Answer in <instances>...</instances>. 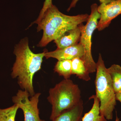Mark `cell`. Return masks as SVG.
<instances>
[{
    "instance_id": "cell-1",
    "label": "cell",
    "mask_w": 121,
    "mask_h": 121,
    "mask_svg": "<svg viewBox=\"0 0 121 121\" xmlns=\"http://www.w3.org/2000/svg\"><path fill=\"white\" fill-rule=\"evenodd\" d=\"M44 52L45 51L38 54L33 52L29 48L27 38L21 40L15 48L16 61L11 76L13 78L17 79L20 88L28 92L30 97L35 94L33 86V76L41 69Z\"/></svg>"
},
{
    "instance_id": "cell-2",
    "label": "cell",
    "mask_w": 121,
    "mask_h": 121,
    "mask_svg": "<svg viewBox=\"0 0 121 121\" xmlns=\"http://www.w3.org/2000/svg\"><path fill=\"white\" fill-rule=\"evenodd\" d=\"M89 17L87 14L73 16L65 15L52 4L47 9L41 19L36 23L38 31L43 30V37L37 46L45 47L67 32L86 22Z\"/></svg>"
},
{
    "instance_id": "cell-3",
    "label": "cell",
    "mask_w": 121,
    "mask_h": 121,
    "mask_svg": "<svg viewBox=\"0 0 121 121\" xmlns=\"http://www.w3.org/2000/svg\"><path fill=\"white\" fill-rule=\"evenodd\" d=\"M81 94L78 86L70 79H64L50 89L47 98L52 105L50 120L78 104L82 100Z\"/></svg>"
},
{
    "instance_id": "cell-4",
    "label": "cell",
    "mask_w": 121,
    "mask_h": 121,
    "mask_svg": "<svg viewBox=\"0 0 121 121\" xmlns=\"http://www.w3.org/2000/svg\"><path fill=\"white\" fill-rule=\"evenodd\" d=\"M96 72L95 95L99 102V112L107 120H112L113 112L117 105L115 93L110 76L100 53L96 63Z\"/></svg>"
},
{
    "instance_id": "cell-5",
    "label": "cell",
    "mask_w": 121,
    "mask_h": 121,
    "mask_svg": "<svg viewBox=\"0 0 121 121\" xmlns=\"http://www.w3.org/2000/svg\"><path fill=\"white\" fill-rule=\"evenodd\" d=\"M98 5L93 4L91 6V13L89 15L86 23L79 25L81 29V36L79 43L83 47L84 53L82 59L90 74L96 71V63L91 54L92 37L95 30L97 29L100 14L98 10Z\"/></svg>"
},
{
    "instance_id": "cell-6",
    "label": "cell",
    "mask_w": 121,
    "mask_h": 121,
    "mask_svg": "<svg viewBox=\"0 0 121 121\" xmlns=\"http://www.w3.org/2000/svg\"><path fill=\"white\" fill-rule=\"evenodd\" d=\"M40 93L35 94L30 97L28 92L19 90L16 95L12 97V101L17 104L23 112L24 121H45L39 117L38 104Z\"/></svg>"
},
{
    "instance_id": "cell-7",
    "label": "cell",
    "mask_w": 121,
    "mask_h": 121,
    "mask_svg": "<svg viewBox=\"0 0 121 121\" xmlns=\"http://www.w3.org/2000/svg\"><path fill=\"white\" fill-rule=\"evenodd\" d=\"M98 10L100 17L97 29L101 31L108 27L112 21L121 14V0H115L107 4H101Z\"/></svg>"
},
{
    "instance_id": "cell-8",
    "label": "cell",
    "mask_w": 121,
    "mask_h": 121,
    "mask_svg": "<svg viewBox=\"0 0 121 121\" xmlns=\"http://www.w3.org/2000/svg\"><path fill=\"white\" fill-rule=\"evenodd\" d=\"M84 53L83 47L80 43H79L65 48H57L53 51L48 52L45 51L44 57L47 59L53 58L58 60H72L76 58H82Z\"/></svg>"
},
{
    "instance_id": "cell-9",
    "label": "cell",
    "mask_w": 121,
    "mask_h": 121,
    "mask_svg": "<svg viewBox=\"0 0 121 121\" xmlns=\"http://www.w3.org/2000/svg\"><path fill=\"white\" fill-rule=\"evenodd\" d=\"M81 36V29L79 25L75 28L67 32L54 40L57 48H65L78 43Z\"/></svg>"
},
{
    "instance_id": "cell-10",
    "label": "cell",
    "mask_w": 121,
    "mask_h": 121,
    "mask_svg": "<svg viewBox=\"0 0 121 121\" xmlns=\"http://www.w3.org/2000/svg\"><path fill=\"white\" fill-rule=\"evenodd\" d=\"M84 110L82 100L74 107L63 111L52 121H82Z\"/></svg>"
},
{
    "instance_id": "cell-11",
    "label": "cell",
    "mask_w": 121,
    "mask_h": 121,
    "mask_svg": "<svg viewBox=\"0 0 121 121\" xmlns=\"http://www.w3.org/2000/svg\"><path fill=\"white\" fill-rule=\"evenodd\" d=\"M72 74L75 75L79 78L86 82L91 80L90 73L87 69L83 60L79 58L71 60Z\"/></svg>"
},
{
    "instance_id": "cell-12",
    "label": "cell",
    "mask_w": 121,
    "mask_h": 121,
    "mask_svg": "<svg viewBox=\"0 0 121 121\" xmlns=\"http://www.w3.org/2000/svg\"><path fill=\"white\" fill-rule=\"evenodd\" d=\"M90 99H93L94 102L91 109L82 117V121H108L105 117L100 114L99 102L95 95H93Z\"/></svg>"
},
{
    "instance_id": "cell-13",
    "label": "cell",
    "mask_w": 121,
    "mask_h": 121,
    "mask_svg": "<svg viewBox=\"0 0 121 121\" xmlns=\"http://www.w3.org/2000/svg\"><path fill=\"white\" fill-rule=\"evenodd\" d=\"M110 76L113 88L115 93L121 91V66L117 64H113L107 68Z\"/></svg>"
},
{
    "instance_id": "cell-14",
    "label": "cell",
    "mask_w": 121,
    "mask_h": 121,
    "mask_svg": "<svg viewBox=\"0 0 121 121\" xmlns=\"http://www.w3.org/2000/svg\"><path fill=\"white\" fill-rule=\"evenodd\" d=\"M54 70L59 75L63 76L64 79H69L72 75L71 60H58L55 65Z\"/></svg>"
},
{
    "instance_id": "cell-15",
    "label": "cell",
    "mask_w": 121,
    "mask_h": 121,
    "mask_svg": "<svg viewBox=\"0 0 121 121\" xmlns=\"http://www.w3.org/2000/svg\"><path fill=\"white\" fill-rule=\"evenodd\" d=\"M19 107L17 104L9 108H0V121H15L16 115Z\"/></svg>"
},
{
    "instance_id": "cell-16",
    "label": "cell",
    "mask_w": 121,
    "mask_h": 121,
    "mask_svg": "<svg viewBox=\"0 0 121 121\" xmlns=\"http://www.w3.org/2000/svg\"><path fill=\"white\" fill-rule=\"evenodd\" d=\"M52 0H45L44 3L43 7L40 11L39 17L35 22H33V23L36 24L40 20L47 9L52 5Z\"/></svg>"
},
{
    "instance_id": "cell-17",
    "label": "cell",
    "mask_w": 121,
    "mask_h": 121,
    "mask_svg": "<svg viewBox=\"0 0 121 121\" xmlns=\"http://www.w3.org/2000/svg\"><path fill=\"white\" fill-rule=\"evenodd\" d=\"M79 0H72L70 4V6L67 9L68 12H69L72 8H73L75 7L77 2ZM114 0H99V2H100L101 4H108Z\"/></svg>"
},
{
    "instance_id": "cell-18",
    "label": "cell",
    "mask_w": 121,
    "mask_h": 121,
    "mask_svg": "<svg viewBox=\"0 0 121 121\" xmlns=\"http://www.w3.org/2000/svg\"><path fill=\"white\" fill-rule=\"evenodd\" d=\"M115 98L116 100L119 101L121 103V91L115 93Z\"/></svg>"
},
{
    "instance_id": "cell-19",
    "label": "cell",
    "mask_w": 121,
    "mask_h": 121,
    "mask_svg": "<svg viewBox=\"0 0 121 121\" xmlns=\"http://www.w3.org/2000/svg\"><path fill=\"white\" fill-rule=\"evenodd\" d=\"M115 121H120V119H119V118L118 117L117 114H116V119H115Z\"/></svg>"
}]
</instances>
